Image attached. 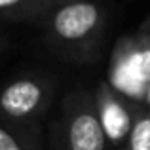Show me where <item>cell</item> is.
I'll list each match as a JSON object with an SVG mask.
<instances>
[{"mask_svg":"<svg viewBox=\"0 0 150 150\" xmlns=\"http://www.w3.org/2000/svg\"><path fill=\"white\" fill-rule=\"evenodd\" d=\"M46 38L59 55L91 63L99 55L106 29V11L95 0L57 4L46 15Z\"/></svg>","mask_w":150,"mask_h":150,"instance_id":"obj_1","label":"cell"},{"mask_svg":"<svg viewBox=\"0 0 150 150\" xmlns=\"http://www.w3.org/2000/svg\"><path fill=\"white\" fill-rule=\"evenodd\" d=\"M50 150H112L93 91L74 89L61 99L50 125Z\"/></svg>","mask_w":150,"mask_h":150,"instance_id":"obj_2","label":"cell"},{"mask_svg":"<svg viewBox=\"0 0 150 150\" xmlns=\"http://www.w3.org/2000/svg\"><path fill=\"white\" fill-rule=\"evenodd\" d=\"M57 95V82L50 74H21L0 88V122L15 127L40 129Z\"/></svg>","mask_w":150,"mask_h":150,"instance_id":"obj_3","label":"cell"},{"mask_svg":"<svg viewBox=\"0 0 150 150\" xmlns=\"http://www.w3.org/2000/svg\"><path fill=\"white\" fill-rule=\"evenodd\" d=\"M93 97L110 146L112 150H124L139 105L124 97L108 82H99L93 89Z\"/></svg>","mask_w":150,"mask_h":150,"instance_id":"obj_4","label":"cell"},{"mask_svg":"<svg viewBox=\"0 0 150 150\" xmlns=\"http://www.w3.org/2000/svg\"><path fill=\"white\" fill-rule=\"evenodd\" d=\"M53 0H0V17L25 21L44 17L51 11Z\"/></svg>","mask_w":150,"mask_h":150,"instance_id":"obj_5","label":"cell"},{"mask_svg":"<svg viewBox=\"0 0 150 150\" xmlns=\"http://www.w3.org/2000/svg\"><path fill=\"white\" fill-rule=\"evenodd\" d=\"M0 150H42L40 129L15 127L0 122Z\"/></svg>","mask_w":150,"mask_h":150,"instance_id":"obj_6","label":"cell"},{"mask_svg":"<svg viewBox=\"0 0 150 150\" xmlns=\"http://www.w3.org/2000/svg\"><path fill=\"white\" fill-rule=\"evenodd\" d=\"M124 150H150V106L139 105Z\"/></svg>","mask_w":150,"mask_h":150,"instance_id":"obj_7","label":"cell"},{"mask_svg":"<svg viewBox=\"0 0 150 150\" xmlns=\"http://www.w3.org/2000/svg\"><path fill=\"white\" fill-rule=\"evenodd\" d=\"M4 46H6V38H4V36H2V34H0V50H2V48H4Z\"/></svg>","mask_w":150,"mask_h":150,"instance_id":"obj_8","label":"cell"},{"mask_svg":"<svg viewBox=\"0 0 150 150\" xmlns=\"http://www.w3.org/2000/svg\"><path fill=\"white\" fill-rule=\"evenodd\" d=\"M65 2H72V0H53V6H57V4H65Z\"/></svg>","mask_w":150,"mask_h":150,"instance_id":"obj_9","label":"cell"}]
</instances>
